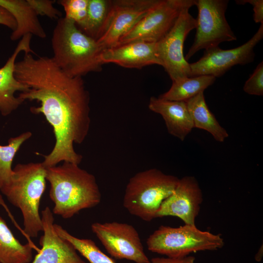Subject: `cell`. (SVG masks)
<instances>
[{"instance_id": "obj_7", "label": "cell", "mask_w": 263, "mask_h": 263, "mask_svg": "<svg viewBox=\"0 0 263 263\" xmlns=\"http://www.w3.org/2000/svg\"><path fill=\"white\" fill-rule=\"evenodd\" d=\"M228 2V0H196L198 11L196 32L194 41L185 56L187 60L201 50L237 39L225 16Z\"/></svg>"}, {"instance_id": "obj_15", "label": "cell", "mask_w": 263, "mask_h": 263, "mask_svg": "<svg viewBox=\"0 0 263 263\" xmlns=\"http://www.w3.org/2000/svg\"><path fill=\"white\" fill-rule=\"evenodd\" d=\"M31 34L24 36L19 42L13 53L5 64L0 68V113L7 116L17 110L24 102L15 95L18 92L27 91L28 87L19 81L15 76L16 59L20 52L34 53L30 46Z\"/></svg>"}, {"instance_id": "obj_24", "label": "cell", "mask_w": 263, "mask_h": 263, "mask_svg": "<svg viewBox=\"0 0 263 263\" xmlns=\"http://www.w3.org/2000/svg\"><path fill=\"white\" fill-rule=\"evenodd\" d=\"M32 135L30 132H24L9 139L7 145H0V189L10 181L13 170L12 163L21 145Z\"/></svg>"}, {"instance_id": "obj_9", "label": "cell", "mask_w": 263, "mask_h": 263, "mask_svg": "<svg viewBox=\"0 0 263 263\" xmlns=\"http://www.w3.org/2000/svg\"><path fill=\"white\" fill-rule=\"evenodd\" d=\"M183 10L169 32L156 43L160 65L172 82L190 77L189 63L184 56V43L188 33L196 28V19Z\"/></svg>"}, {"instance_id": "obj_30", "label": "cell", "mask_w": 263, "mask_h": 263, "mask_svg": "<svg viewBox=\"0 0 263 263\" xmlns=\"http://www.w3.org/2000/svg\"><path fill=\"white\" fill-rule=\"evenodd\" d=\"M0 24L14 31L17 27L16 22L12 15L5 8L0 6Z\"/></svg>"}, {"instance_id": "obj_4", "label": "cell", "mask_w": 263, "mask_h": 263, "mask_svg": "<svg viewBox=\"0 0 263 263\" xmlns=\"http://www.w3.org/2000/svg\"><path fill=\"white\" fill-rule=\"evenodd\" d=\"M9 182L0 189L11 204L21 211L25 235L36 238L43 226L39 207L46 189V168L42 162L17 164Z\"/></svg>"}, {"instance_id": "obj_18", "label": "cell", "mask_w": 263, "mask_h": 263, "mask_svg": "<svg viewBox=\"0 0 263 263\" xmlns=\"http://www.w3.org/2000/svg\"><path fill=\"white\" fill-rule=\"evenodd\" d=\"M0 6L6 9L16 22V28L10 36L12 40L21 38L27 34L42 38L46 37L37 14L27 0H0Z\"/></svg>"}, {"instance_id": "obj_22", "label": "cell", "mask_w": 263, "mask_h": 263, "mask_svg": "<svg viewBox=\"0 0 263 263\" xmlns=\"http://www.w3.org/2000/svg\"><path fill=\"white\" fill-rule=\"evenodd\" d=\"M112 4V0H89L86 20L78 28L89 37L97 40L102 35L108 24Z\"/></svg>"}, {"instance_id": "obj_14", "label": "cell", "mask_w": 263, "mask_h": 263, "mask_svg": "<svg viewBox=\"0 0 263 263\" xmlns=\"http://www.w3.org/2000/svg\"><path fill=\"white\" fill-rule=\"evenodd\" d=\"M53 214L48 207L41 211L43 232L39 239L41 248L31 263H87L69 242L56 233Z\"/></svg>"}, {"instance_id": "obj_10", "label": "cell", "mask_w": 263, "mask_h": 263, "mask_svg": "<svg viewBox=\"0 0 263 263\" xmlns=\"http://www.w3.org/2000/svg\"><path fill=\"white\" fill-rule=\"evenodd\" d=\"M91 229L108 253L116 259L136 263H149L136 229L131 225L117 222L94 223Z\"/></svg>"}, {"instance_id": "obj_13", "label": "cell", "mask_w": 263, "mask_h": 263, "mask_svg": "<svg viewBox=\"0 0 263 263\" xmlns=\"http://www.w3.org/2000/svg\"><path fill=\"white\" fill-rule=\"evenodd\" d=\"M203 199L202 191L195 177L185 176L179 179L172 193L162 202L156 218L175 216L185 225H195Z\"/></svg>"}, {"instance_id": "obj_16", "label": "cell", "mask_w": 263, "mask_h": 263, "mask_svg": "<svg viewBox=\"0 0 263 263\" xmlns=\"http://www.w3.org/2000/svg\"><path fill=\"white\" fill-rule=\"evenodd\" d=\"M100 63H113L129 68L141 69L157 64L160 65L156 43L133 42L103 50L99 57Z\"/></svg>"}, {"instance_id": "obj_3", "label": "cell", "mask_w": 263, "mask_h": 263, "mask_svg": "<svg viewBox=\"0 0 263 263\" xmlns=\"http://www.w3.org/2000/svg\"><path fill=\"white\" fill-rule=\"evenodd\" d=\"M56 64L71 77H82L99 72L102 50L94 39L82 32L75 23L65 17L57 19L51 39Z\"/></svg>"}, {"instance_id": "obj_5", "label": "cell", "mask_w": 263, "mask_h": 263, "mask_svg": "<svg viewBox=\"0 0 263 263\" xmlns=\"http://www.w3.org/2000/svg\"><path fill=\"white\" fill-rule=\"evenodd\" d=\"M179 180L156 168L138 172L126 186L123 206L131 214L150 222L156 218L161 203L172 193Z\"/></svg>"}, {"instance_id": "obj_31", "label": "cell", "mask_w": 263, "mask_h": 263, "mask_svg": "<svg viewBox=\"0 0 263 263\" xmlns=\"http://www.w3.org/2000/svg\"><path fill=\"white\" fill-rule=\"evenodd\" d=\"M0 205L4 208V209L7 213L9 217H10V218L11 219L13 223L16 226H17V224L16 222H15L16 221L15 220V219L13 216L12 215L11 212H10L9 209L8 208L7 206L6 205L4 200L3 199L2 196L0 194Z\"/></svg>"}, {"instance_id": "obj_29", "label": "cell", "mask_w": 263, "mask_h": 263, "mask_svg": "<svg viewBox=\"0 0 263 263\" xmlns=\"http://www.w3.org/2000/svg\"><path fill=\"white\" fill-rule=\"evenodd\" d=\"M195 258L187 256L181 258L156 257L151 259L149 263H194Z\"/></svg>"}, {"instance_id": "obj_1", "label": "cell", "mask_w": 263, "mask_h": 263, "mask_svg": "<svg viewBox=\"0 0 263 263\" xmlns=\"http://www.w3.org/2000/svg\"><path fill=\"white\" fill-rule=\"evenodd\" d=\"M15 76L29 88L18 97L39 102L40 106L31 107L30 111L43 114L53 130L55 143L44 155V166L53 167L61 162L79 165L83 157L75 151L74 144L83 142L91 124L90 94L82 77L68 75L52 57L36 58L31 53L16 62Z\"/></svg>"}, {"instance_id": "obj_26", "label": "cell", "mask_w": 263, "mask_h": 263, "mask_svg": "<svg viewBox=\"0 0 263 263\" xmlns=\"http://www.w3.org/2000/svg\"><path fill=\"white\" fill-rule=\"evenodd\" d=\"M246 93L258 96L263 95V62H261L246 81L243 87Z\"/></svg>"}, {"instance_id": "obj_23", "label": "cell", "mask_w": 263, "mask_h": 263, "mask_svg": "<svg viewBox=\"0 0 263 263\" xmlns=\"http://www.w3.org/2000/svg\"><path fill=\"white\" fill-rule=\"evenodd\" d=\"M54 227L58 235L69 242L89 263H115L113 259L104 254L93 240L76 237L57 224H54Z\"/></svg>"}, {"instance_id": "obj_20", "label": "cell", "mask_w": 263, "mask_h": 263, "mask_svg": "<svg viewBox=\"0 0 263 263\" xmlns=\"http://www.w3.org/2000/svg\"><path fill=\"white\" fill-rule=\"evenodd\" d=\"M33 246L21 244L0 216V263H30Z\"/></svg>"}, {"instance_id": "obj_17", "label": "cell", "mask_w": 263, "mask_h": 263, "mask_svg": "<svg viewBox=\"0 0 263 263\" xmlns=\"http://www.w3.org/2000/svg\"><path fill=\"white\" fill-rule=\"evenodd\" d=\"M148 107L150 111L162 116L168 132L181 141H184L194 128L185 101L151 96Z\"/></svg>"}, {"instance_id": "obj_21", "label": "cell", "mask_w": 263, "mask_h": 263, "mask_svg": "<svg viewBox=\"0 0 263 263\" xmlns=\"http://www.w3.org/2000/svg\"><path fill=\"white\" fill-rule=\"evenodd\" d=\"M216 77L208 75L188 77L172 82L170 89L159 97L172 101H186L212 85Z\"/></svg>"}, {"instance_id": "obj_6", "label": "cell", "mask_w": 263, "mask_h": 263, "mask_svg": "<svg viewBox=\"0 0 263 263\" xmlns=\"http://www.w3.org/2000/svg\"><path fill=\"white\" fill-rule=\"evenodd\" d=\"M148 250L169 258H181L201 251H211L223 247L220 234L202 231L195 225L177 227L161 225L147 239Z\"/></svg>"}, {"instance_id": "obj_2", "label": "cell", "mask_w": 263, "mask_h": 263, "mask_svg": "<svg viewBox=\"0 0 263 263\" xmlns=\"http://www.w3.org/2000/svg\"><path fill=\"white\" fill-rule=\"evenodd\" d=\"M46 179L50 185V198L54 203L52 211L64 219L100 203L101 194L95 176L78 164L63 162L46 168Z\"/></svg>"}, {"instance_id": "obj_27", "label": "cell", "mask_w": 263, "mask_h": 263, "mask_svg": "<svg viewBox=\"0 0 263 263\" xmlns=\"http://www.w3.org/2000/svg\"><path fill=\"white\" fill-rule=\"evenodd\" d=\"M37 15L46 16L51 19L61 17V12L53 6L55 0H27Z\"/></svg>"}, {"instance_id": "obj_11", "label": "cell", "mask_w": 263, "mask_h": 263, "mask_svg": "<svg viewBox=\"0 0 263 263\" xmlns=\"http://www.w3.org/2000/svg\"><path fill=\"white\" fill-rule=\"evenodd\" d=\"M263 38V24L254 35L244 44L231 49L219 46L205 50L198 61L189 63L190 77L208 75L215 77L223 75L233 66L245 65L254 61V49Z\"/></svg>"}, {"instance_id": "obj_8", "label": "cell", "mask_w": 263, "mask_h": 263, "mask_svg": "<svg viewBox=\"0 0 263 263\" xmlns=\"http://www.w3.org/2000/svg\"><path fill=\"white\" fill-rule=\"evenodd\" d=\"M195 3V0H158L150 11L121 38L116 46L137 41L157 42L171 29L182 11L189 9Z\"/></svg>"}, {"instance_id": "obj_19", "label": "cell", "mask_w": 263, "mask_h": 263, "mask_svg": "<svg viewBox=\"0 0 263 263\" xmlns=\"http://www.w3.org/2000/svg\"><path fill=\"white\" fill-rule=\"evenodd\" d=\"M185 102L194 128L208 132L215 140L219 142H223L228 137L226 131L220 125L209 110L204 92H201Z\"/></svg>"}, {"instance_id": "obj_12", "label": "cell", "mask_w": 263, "mask_h": 263, "mask_svg": "<svg viewBox=\"0 0 263 263\" xmlns=\"http://www.w3.org/2000/svg\"><path fill=\"white\" fill-rule=\"evenodd\" d=\"M158 0H114L106 28L96 40L102 50L116 46L130 31L156 4Z\"/></svg>"}, {"instance_id": "obj_25", "label": "cell", "mask_w": 263, "mask_h": 263, "mask_svg": "<svg viewBox=\"0 0 263 263\" xmlns=\"http://www.w3.org/2000/svg\"><path fill=\"white\" fill-rule=\"evenodd\" d=\"M64 9L65 18L73 21L78 28L85 22L89 0H60L57 2Z\"/></svg>"}, {"instance_id": "obj_28", "label": "cell", "mask_w": 263, "mask_h": 263, "mask_svg": "<svg viewBox=\"0 0 263 263\" xmlns=\"http://www.w3.org/2000/svg\"><path fill=\"white\" fill-rule=\"evenodd\" d=\"M238 4L249 3L253 6V19L256 23L263 24V0H236Z\"/></svg>"}]
</instances>
